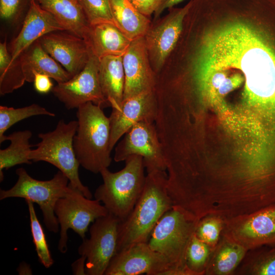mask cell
I'll return each instance as SVG.
<instances>
[{"label": "cell", "instance_id": "obj_2", "mask_svg": "<svg viewBox=\"0 0 275 275\" xmlns=\"http://www.w3.org/2000/svg\"><path fill=\"white\" fill-rule=\"evenodd\" d=\"M102 109L89 102L80 105L76 113L78 127L73 139L74 152L80 165L94 174L108 168L112 160L109 119Z\"/></svg>", "mask_w": 275, "mask_h": 275}, {"label": "cell", "instance_id": "obj_3", "mask_svg": "<svg viewBox=\"0 0 275 275\" xmlns=\"http://www.w3.org/2000/svg\"><path fill=\"white\" fill-rule=\"evenodd\" d=\"M125 162L124 167L116 172L103 169L100 172L103 183L94 193L95 199L120 221L125 219L134 208L143 192L146 177L141 156L131 155Z\"/></svg>", "mask_w": 275, "mask_h": 275}, {"label": "cell", "instance_id": "obj_16", "mask_svg": "<svg viewBox=\"0 0 275 275\" xmlns=\"http://www.w3.org/2000/svg\"><path fill=\"white\" fill-rule=\"evenodd\" d=\"M43 48L72 76L88 63L90 52L85 40L66 31H54L38 39Z\"/></svg>", "mask_w": 275, "mask_h": 275}, {"label": "cell", "instance_id": "obj_31", "mask_svg": "<svg viewBox=\"0 0 275 275\" xmlns=\"http://www.w3.org/2000/svg\"><path fill=\"white\" fill-rule=\"evenodd\" d=\"M76 1L90 25L106 22L115 24L108 0Z\"/></svg>", "mask_w": 275, "mask_h": 275}, {"label": "cell", "instance_id": "obj_6", "mask_svg": "<svg viewBox=\"0 0 275 275\" xmlns=\"http://www.w3.org/2000/svg\"><path fill=\"white\" fill-rule=\"evenodd\" d=\"M18 176L14 185L7 190H1L0 200L9 198H21L37 204L41 210L43 221L50 232L57 233L59 224L54 213L58 200L69 191V180L59 171L48 180H38L32 177L23 168L16 170Z\"/></svg>", "mask_w": 275, "mask_h": 275}, {"label": "cell", "instance_id": "obj_30", "mask_svg": "<svg viewBox=\"0 0 275 275\" xmlns=\"http://www.w3.org/2000/svg\"><path fill=\"white\" fill-rule=\"evenodd\" d=\"M224 223V221L217 216L206 215L198 221L195 234L200 240L214 249L221 237Z\"/></svg>", "mask_w": 275, "mask_h": 275}, {"label": "cell", "instance_id": "obj_14", "mask_svg": "<svg viewBox=\"0 0 275 275\" xmlns=\"http://www.w3.org/2000/svg\"><path fill=\"white\" fill-rule=\"evenodd\" d=\"M157 102L154 91L144 92L125 99L118 108H112L109 117L112 151L121 138L136 123L148 121L155 122Z\"/></svg>", "mask_w": 275, "mask_h": 275}, {"label": "cell", "instance_id": "obj_24", "mask_svg": "<svg viewBox=\"0 0 275 275\" xmlns=\"http://www.w3.org/2000/svg\"><path fill=\"white\" fill-rule=\"evenodd\" d=\"M32 136V132L29 130L18 131L5 135L0 141V143L7 140L10 141L7 148L0 150L1 182L4 179V169L7 170L17 164L32 163L30 158L32 146L29 142Z\"/></svg>", "mask_w": 275, "mask_h": 275}, {"label": "cell", "instance_id": "obj_27", "mask_svg": "<svg viewBox=\"0 0 275 275\" xmlns=\"http://www.w3.org/2000/svg\"><path fill=\"white\" fill-rule=\"evenodd\" d=\"M45 115L54 117L56 114L37 104L20 108L0 106V141L5 132L14 124L34 116Z\"/></svg>", "mask_w": 275, "mask_h": 275}, {"label": "cell", "instance_id": "obj_9", "mask_svg": "<svg viewBox=\"0 0 275 275\" xmlns=\"http://www.w3.org/2000/svg\"><path fill=\"white\" fill-rule=\"evenodd\" d=\"M114 159L125 161L131 155L141 156L147 172L166 171V162L155 122L143 121L133 126L115 146Z\"/></svg>", "mask_w": 275, "mask_h": 275}, {"label": "cell", "instance_id": "obj_7", "mask_svg": "<svg viewBox=\"0 0 275 275\" xmlns=\"http://www.w3.org/2000/svg\"><path fill=\"white\" fill-rule=\"evenodd\" d=\"M69 184L68 192L58 200L54 209L60 226L58 250L63 254L68 249L67 231L69 229L84 239L90 224L108 214L100 201L88 198Z\"/></svg>", "mask_w": 275, "mask_h": 275}, {"label": "cell", "instance_id": "obj_10", "mask_svg": "<svg viewBox=\"0 0 275 275\" xmlns=\"http://www.w3.org/2000/svg\"><path fill=\"white\" fill-rule=\"evenodd\" d=\"M190 2L183 7H172L163 17L151 21L144 36L152 68L157 75L175 48L180 36Z\"/></svg>", "mask_w": 275, "mask_h": 275}, {"label": "cell", "instance_id": "obj_36", "mask_svg": "<svg viewBox=\"0 0 275 275\" xmlns=\"http://www.w3.org/2000/svg\"><path fill=\"white\" fill-rule=\"evenodd\" d=\"M86 257L84 256L75 260L71 265L72 272L74 274H87L86 272Z\"/></svg>", "mask_w": 275, "mask_h": 275}, {"label": "cell", "instance_id": "obj_8", "mask_svg": "<svg viewBox=\"0 0 275 275\" xmlns=\"http://www.w3.org/2000/svg\"><path fill=\"white\" fill-rule=\"evenodd\" d=\"M120 220L108 213L96 219L90 228V237L83 239L78 254L86 257L88 275H104L117 253L118 226Z\"/></svg>", "mask_w": 275, "mask_h": 275}, {"label": "cell", "instance_id": "obj_18", "mask_svg": "<svg viewBox=\"0 0 275 275\" xmlns=\"http://www.w3.org/2000/svg\"><path fill=\"white\" fill-rule=\"evenodd\" d=\"M91 54L100 59L108 56H123L131 42L114 24L90 25L84 38Z\"/></svg>", "mask_w": 275, "mask_h": 275}, {"label": "cell", "instance_id": "obj_23", "mask_svg": "<svg viewBox=\"0 0 275 275\" xmlns=\"http://www.w3.org/2000/svg\"><path fill=\"white\" fill-rule=\"evenodd\" d=\"M115 25L129 39L143 37L151 21L140 13L128 0H108Z\"/></svg>", "mask_w": 275, "mask_h": 275}, {"label": "cell", "instance_id": "obj_26", "mask_svg": "<svg viewBox=\"0 0 275 275\" xmlns=\"http://www.w3.org/2000/svg\"><path fill=\"white\" fill-rule=\"evenodd\" d=\"M25 81L18 58L11 61L6 39L0 43V94L11 93L21 87Z\"/></svg>", "mask_w": 275, "mask_h": 275}, {"label": "cell", "instance_id": "obj_35", "mask_svg": "<svg viewBox=\"0 0 275 275\" xmlns=\"http://www.w3.org/2000/svg\"><path fill=\"white\" fill-rule=\"evenodd\" d=\"M184 0H161L159 5L155 11L153 20L160 17L161 14L167 9H169Z\"/></svg>", "mask_w": 275, "mask_h": 275}, {"label": "cell", "instance_id": "obj_11", "mask_svg": "<svg viewBox=\"0 0 275 275\" xmlns=\"http://www.w3.org/2000/svg\"><path fill=\"white\" fill-rule=\"evenodd\" d=\"M222 233L248 250L275 244V205L224 221Z\"/></svg>", "mask_w": 275, "mask_h": 275}, {"label": "cell", "instance_id": "obj_12", "mask_svg": "<svg viewBox=\"0 0 275 275\" xmlns=\"http://www.w3.org/2000/svg\"><path fill=\"white\" fill-rule=\"evenodd\" d=\"M99 59L90 53L88 63L80 72L53 87L52 93L67 109L77 108L89 102L102 108L108 107L99 84Z\"/></svg>", "mask_w": 275, "mask_h": 275}, {"label": "cell", "instance_id": "obj_34", "mask_svg": "<svg viewBox=\"0 0 275 275\" xmlns=\"http://www.w3.org/2000/svg\"><path fill=\"white\" fill-rule=\"evenodd\" d=\"M34 85L37 92L46 94L51 91L53 86L49 76L38 72L34 73Z\"/></svg>", "mask_w": 275, "mask_h": 275}, {"label": "cell", "instance_id": "obj_1", "mask_svg": "<svg viewBox=\"0 0 275 275\" xmlns=\"http://www.w3.org/2000/svg\"><path fill=\"white\" fill-rule=\"evenodd\" d=\"M165 171L148 172L143 192L128 216L118 226L117 253L140 242H148L157 222L173 208Z\"/></svg>", "mask_w": 275, "mask_h": 275}, {"label": "cell", "instance_id": "obj_15", "mask_svg": "<svg viewBox=\"0 0 275 275\" xmlns=\"http://www.w3.org/2000/svg\"><path fill=\"white\" fill-rule=\"evenodd\" d=\"M122 61L125 74L124 99L154 91L156 75L150 64L144 36L131 41Z\"/></svg>", "mask_w": 275, "mask_h": 275}, {"label": "cell", "instance_id": "obj_29", "mask_svg": "<svg viewBox=\"0 0 275 275\" xmlns=\"http://www.w3.org/2000/svg\"><path fill=\"white\" fill-rule=\"evenodd\" d=\"M30 219V227L33 242L39 262L46 268L50 267L54 263L46 239L45 235L38 220L34 203L26 200Z\"/></svg>", "mask_w": 275, "mask_h": 275}, {"label": "cell", "instance_id": "obj_33", "mask_svg": "<svg viewBox=\"0 0 275 275\" xmlns=\"http://www.w3.org/2000/svg\"><path fill=\"white\" fill-rule=\"evenodd\" d=\"M141 14L149 18L154 14L161 0H128Z\"/></svg>", "mask_w": 275, "mask_h": 275}, {"label": "cell", "instance_id": "obj_20", "mask_svg": "<svg viewBox=\"0 0 275 275\" xmlns=\"http://www.w3.org/2000/svg\"><path fill=\"white\" fill-rule=\"evenodd\" d=\"M98 79L107 106L119 108L124 99L125 85L122 56H108L100 59Z\"/></svg>", "mask_w": 275, "mask_h": 275}, {"label": "cell", "instance_id": "obj_5", "mask_svg": "<svg viewBox=\"0 0 275 275\" xmlns=\"http://www.w3.org/2000/svg\"><path fill=\"white\" fill-rule=\"evenodd\" d=\"M77 127V121L66 123L61 120L52 131L39 133L38 136L41 141L36 145L35 149L31 150L30 158L33 162L45 161L55 166L67 177L72 186L91 199V191L80 179V164L73 147V139Z\"/></svg>", "mask_w": 275, "mask_h": 275}, {"label": "cell", "instance_id": "obj_19", "mask_svg": "<svg viewBox=\"0 0 275 275\" xmlns=\"http://www.w3.org/2000/svg\"><path fill=\"white\" fill-rule=\"evenodd\" d=\"M25 81L32 82L34 73L46 74L57 83L68 81L72 76L43 48L37 40L24 50L18 57Z\"/></svg>", "mask_w": 275, "mask_h": 275}, {"label": "cell", "instance_id": "obj_25", "mask_svg": "<svg viewBox=\"0 0 275 275\" xmlns=\"http://www.w3.org/2000/svg\"><path fill=\"white\" fill-rule=\"evenodd\" d=\"M234 274L275 275V244L248 250Z\"/></svg>", "mask_w": 275, "mask_h": 275}, {"label": "cell", "instance_id": "obj_37", "mask_svg": "<svg viewBox=\"0 0 275 275\" xmlns=\"http://www.w3.org/2000/svg\"><path fill=\"white\" fill-rule=\"evenodd\" d=\"M17 271L19 274H32V270L30 265L24 263H22V264H20L17 269Z\"/></svg>", "mask_w": 275, "mask_h": 275}, {"label": "cell", "instance_id": "obj_22", "mask_svg": "<svg viewBox=\"0 0 275 275\" xmlns=\"http://www.w3.org/2000/svg\"><path fill=\"white\" fill-rule=\"evenodd\" d=\"M35 1L52 14L66 31L84 39L90 24L76 0Z\"/></svg>", "mask_w": 275, "mask_h": 275}, {"label": "cell", "instance_id": "obj_13", "mask_svg": "<svg viewBox=\"0 0 275 275\" xmlns=\"http://www.w3.org/2000/svg\"><path fill=\"white\" fill-rule=\"evenodd\" d=\"M167 259L152 250L148 242L133 244L117 253L104 275H169Z\"/></svg>", "mask_w": 275, "mask_h": 275}, {"label": "cell", "instance_id": "obj_4", "mask_svg": "<svg viewBox=\"0 0 275 275\" xmlns=\"http://www.w3.org/2000/svg\"><path fill=\"white\" fill-rule=\"evenodd\" d=\"M198 222L173 207L153 229L148 243L167 259L170 269L169 275H189L186 254Z\"/></svg>", "mask_w": 275, "mask_h": 275}, {"label": "cell", "instance_id": "obj_17", "mask_svg": "<svg viewBox=\"0 0 275 275\" xmlns=\"http://www.w3.org/2000/svg\"><path fill=\"white\" fill-rule=\"evenodd\" d=\"M58 31L66 30L52 14L43 9L35 0H32L21 30L8 47L11 61L17 59L44 35Z\"/></svg>", "mask_w": 275, "mask_h": 275}, {"label": "cell", "instance_id": "obj_32", "mask_svg": "<svg viewBox=\"0 0 275 275\" xmlns=\"http://www.w3.org/2000/svg\"><path fill=\"white\" fill-rule=\"evenodd\" d=\"M32 0H0V16L2 19L15 24L25 17Z\"/></svg>", "mask_w": 275, "mask_h": 275}, {"label": "cell", "instance_id": "obj_21", "mask_svg": "<svg viewBox=\"0 0 275 275\" xmlns=\"http://www.w3.org/2000/svg\"><path fill=\"white\" fill-rule=\"evenodd\" d=\"M248 250L221 234L207 263L205 275H231L239 266Z\"/></svg>", "mask_w": 275, "mask_h": 275}, {"label": "cell", "instance_id": "obj_28", "mask_svg": "<svg viewBox=\"0 0 275 275\" xmlns=\"http://www.w3.org/2000/svg\"><path fill=\"white\" fill-rule=\"evenodd\" d=\"M213 249L193 235L186 254V266L189 275H204Z\"/></svg>", "mask_w": 275, "mask_h": 275}]
</instances>
